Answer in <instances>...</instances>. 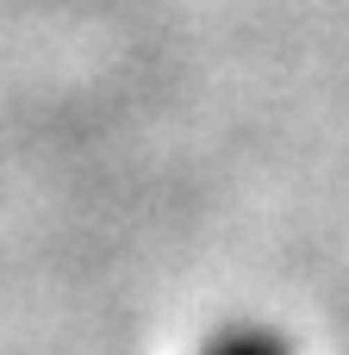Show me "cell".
I'll use <instances>...</instances> for the list:
<instances>
[{
    "mask_svg": "<svg viewBox=\"0 0 349 355\" xmlns=\"http://www.w3.org/2000/svg\"><path fill=\"white\" fill-rule=\"evenodd\" d=\"M200 355H287V343L275 331H225V337H212Z\"/></svg>",
    "mask_w": 349,
    "mask_h": 355,
    "instance_id": "cell-1",
    "label": "cell"
}]
</instances>
